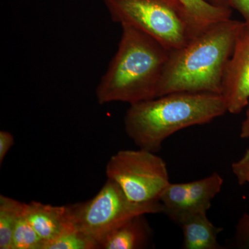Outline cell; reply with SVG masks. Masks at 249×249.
<instances>
[{
	"label": "cell",
	"instance_id": "obj_1",
	"mask_svg": "<svg viewBox=\"0 0 249 249\" xmlns=\"http://www.w3.org/2000/svg\"><path fill=\"white\" fill-rule=\"evenodd\" d=\"M245 24L231 18L219 21L170 51L157 97L178 91L221 94L227 62Z\"/></svg>",
	"mask_w": 249,
	"mask_h": 249
},
{
	"label": "cell",
	"instance_id": "obj_2",
	"mask_svg": "<svg viewBox=\"0 0 249 249\" xmlns=\"http://www.w3.org/2000/svg\"><path fill=\"white\" fill-rule=\"evenodd\" d=\"M121 27L117 51L96 88L101 105L157 98L169 58L170 51L152 36L132 26Z\"/></svg>",
	"mask_w": 249,
	"mask_h": 249
},
{
	"label": "cell",
	"instance_id": "obj_3",
	"mask_svg": "<svg viewBox=\"0 0 249 249\" xmlns=\"http://www.w3.org/2000/svg\"><path fill=\"white\" fill-rule=\"evenodd\" d=\"M228 112L222 94L178 91L129 105L124 130L139 148L157 152L173 134Z\"/></svg>",
	"mask_w": 249,
	"mask_h": 249
},
{
	"label": "cell",
	"instance_id": "obj_4",
	"mask_svg": "<svg viewBox=\"0 0 249 249\" xmlns=\"http://www.w3.org/2000/svg\"><path fill=\"white\" fill-rule=\"evenodd\" d=\"M111 19L146 33L168 50L200 32L179 0H103Z\"/></svg>",
	"mask_w": 249,
	"mask_h": 249
},
{
	"label": "cell",
	"instance_id": "obj_5",
	"mask_svg": "<svg viewBox=\"0 0 249 249\" xmlns=\"http://www.w3.org/2000/svg\"><path fill=\"white\" fill-rule=\"evenodd\" d=\"M73 227L97 244L111 231L139 214L164 213L160 201L138 203L129 200L117 183L107 178L92 199L67 205Z\"/></svg>",
	"mask_w": 249,
	"mask_h": 249
},
{
	"label": "cell",
	"instance_id": "obj_6",
	"mask_svg": "<svg viewBox=\"0 0 249 249\" xmlns=\"http://www.w3.org/2000/svg\"><path fill=\"white\" fill-rule=\"evenodd\" d=\"M106 175L119 185L129 200L138 204L160 201L170 183L164 160L155 152L141 148L121 150L111 156Z\"/></svg>",
	"mask_w": 249,
	"mask_h": 249
},
{
	"label": "cell",
	"instance_id": "obj_7",
	"mask_svg": "<svg viewBox=\"0 0 249 249\" xmlns=\"http://www.w3.org/2000/svg\"><path fill=\"white\" fill-rule=\"evenodd\" d=\"M223 183L224 178L217 172L191 182L170 183L160 197L164 214L178 224L191 214L207 213Z\"/></svg>",
	"mask_w": 249,
	"mask_h": 249
},
{
	"label": "cell",
	"instance_id": "obj_8",
	"mask_svg": "<svg viewBox=\"0 0 249 249\" xmlns=\"http://www.w3.org/2000/svg\"><path fill=\"white\" fill-rule=\"evenodd\" d=\"M222 96L228 112L240 114L249 104V24L236 40L222 80Z\"/></svg>",
	"mask_w": 249,
	"mask_h": 249
},
{
	"label": "cell",
	"instance_id": "obj_9",
	"mask_svg": "<svg viewBox=\"0 0 249 249\" xmlns=\"http://www.w3.org/2000/svg\"><path fill=\"white\" fill-rule=\"evenodd\" d=\"M25 215L43 240L44 245L62 232L75 229L67 206H52L31 201L26 206Z\"/></svg>",
	"mask_w": 249,
	"mask_h": 249
},
{
	"label": "cell",
	"instance_id": "obj_10",
	"mask_svg": "<svg viewBox=\"0 0 249 249\" xmlns=\"http://www.w3.org/2000/svg\"><path fill=\"white\" fill-rule=\"evenodd\" d=\"M145 215L134 216L111 231L100 242L98 249L147 248L152 241V230Z\"/></svg>",
	"mask_w": 249,
	"mask_h": 249
},
{
	"label": "cell",
	"instance_id": "obj_11",
	"mask_svg": "<svg viewBox=\"0 0 249 249\" xmlns=\"http://www.w3.org/2000/svg\"><path fill=\"white\" fill-rule=\"evenodd\" d=\"M178 225L182 229L183 249H222L217 235L222 228L215 227L207 217V213H199L188 216Z\"/></svg>",
	"mask_w": 249,
	"mask_h": 249
},
{
	"label": "cell",
	"instance_id": "obj_12",
	"mask_svg": "<svg viewBox=\"0 0 249 249\" xmlns=\"http://www.w3.org/2000/svg\"><path fill=\"white\" fill-rule=\"evenodd\" d=\"M199 31L214 23L231 18L232 9L214 6L206 0H179Z\"/></svg>",
	"mask_w": 249,
	"mask_h": 249
},
{
	"label": "cell",
	"instance_id": "obj_13",
	"mask_svg": "<svg viewBox=\"0 0 249 249\" xmlns=\"http://www.w3.org/2000/svg\"><path fill=\"white\" fill-rule=\"evenodd\" d=\"M26 203L0 196V249H12V238L18 219L25 212Z\"/></svg>",
	"mask_w": 249,
	"mask_h": 249
},
{
	"label": "cell",
	"instance_id": "obj_14",
	"mask_svg": "<svg viewBox=\"0 0 249 249\" xmlns=\"http://www.w3.org/2000/svg\"><path fill=\"white\" fill-rule=\"evenodd\" d=\"M44 242L24 213L18 219L12 238V249H42Z\"/></svg>",
	"mask_w": 249,
	"mask_h": 249
},
{
	"label": "cell",
	"instance_id": "obj_15",
	"mask_svg": "<svg viewBox=\"0 0 249 249\" xmlns=\"http://www.w3.org/2000/svg\"><path fill=\"white\" fill-rule=\"evenodd\" d=\"M97 244L76 229L62 232L53 240L47 242L43 249H96Z\"/></svg>",
	"mask_w": 249,
	"mask_h": 249
},
{
	"label": "cell",
	"instance_id": "obj_16",
	"mask_svg": "<svg viewBox=\"0 0 249 249\" xmlns=\"http://www.w3.org/2000/svg\"><path fill=\"white\" fill-rule=\"evenodd\" d=\"M235 242L240 248L249 249V214L245 213L236 227Z\"/></svg>",
	"mask_w": 249,
	"mask_h": 249
},
{
	"label": "cell",
	"instance_id": "obj_17",
	"mask_svg": "<svg viewBox=\"0 0 249 249\" xmlns=\"http://www.w3.org/2000/svg\"><path fill=\"white\" fill-rule=\"evenodd\" d=\"M232 173L240 185L249 183V152L247 150L245 155L238 161L232 164Z\"/></svg>",
	"mask_w": 249,
	"mask_h": 249
},
{
	"label": "cell",
	"instance_id": "obj_18",
	"mask_svg": "<svg viewBox=\"0 0 249 249\" xmlns=\"http://www.w3.org/2000/svg\"><path fill=\"white\" fill-rule=\"evenodd\" d=\"M14 137L11 132L1 130L0 132V163L4 161L5 157L14 145Z\"/></svg>",
	"mask_w": 249,
	"mask_h": 249
},
{
	"label": "cell",
	"instance_id": "obj_19",
	"mask_svg": "<svg viewBox=\"0 0 249 249\" xmlns=\"http://www.w3.org/2000/svg\"><path fill=\"white\" fill-rule=\"evenodd\" d=\"M230 7L235 10L249 24V0H231Z\"/></svg>",
	"mask_w": 249,
	"mask_h": 249
},
{
	"label": "cell",
	"instance_id": "obj_20",
	"mask_svg": "<svg viewBox=\"0 0 249 249\" xmlns=\"http://www.w3.org/2000/svg\"><path fill=\"white\" fill-rule=\"evenodd\" d=\"M240 137L242 139L249 138V104L247 114H246L245 119L242 122V126H241Z\"/></svg>",
	"mask_w": 249,
	"mask_h": 249
},
{
	"label": "cell",
	"instance_id": "obj_21",
	"mask_svg": "<svg viewBox=\"0 0 249 249\" xmlns=\"http://www.w3.org/2000/svg\"><path fill=\"white\" fill-rule=\"evenodd\" d=\"M211 4L222 7H230L231 0H206Z\"/></svg>",
	"mask_w": 249,
	"mask_h": 249
},
{
	"label": "cell",
	"instance_id": "obj_22",
	"mask_svg": "<svg viewBox=\"0 0 249 249\" xmlns=\"http://www.w3.org/2000/svg\"><path fill=\"white\" fill-rule=\"evenodd\" d=\"M249 152V149H248Z\"/></svg>",
	"mask_w": 249,
	"mask_h": 249
}]
</instances>
